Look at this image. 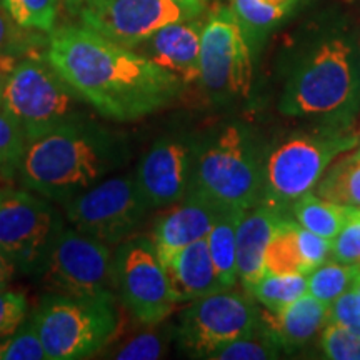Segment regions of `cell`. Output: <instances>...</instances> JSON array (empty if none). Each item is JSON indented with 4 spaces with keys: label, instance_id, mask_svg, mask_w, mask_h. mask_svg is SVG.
Instances as JSON below:
<instances>
[{
    "label": "cell",
    "instance_id": "obj_19",
    "mask_svg": "<svg viewBox=\"0 0 360 360\" xmlns=\"http://www.w3.org/2000/svg\"><path fill=\"white\" fill-rule=\"evenodd\" d=\"M175 302H192L200 297L224 290L210 255L207 237L175 252L164 262Z\"/></svg>",
    "mask_w": 360,
    "mask_h": 360
},
{
    "label": "cell",
    "instance_id": "obj_14",
    "mask_svg": "<svg viewBox=\"0 0 360 360\" xmlns=\"http://www.w3.org/2000/svg\"><path fill=\"white\" fill-rule=\"evenodd\" d=\"M62 227L45 197L15 188L0 191V249L17 270L37 274Z\"/></svg>",
    "mask_w": 360,
    "mask_h": 360
},
{
    "label": "cell",
    "instance_id": "obj_41",
    "mask_svg": "<svg viewBox=\"0 0 360 360\" xmlns=\"http://www.w3.org/2000/svg\"><path fill=\"white\" fill-rule=\"evenodd\" d=\"M354 290H355V295H357V304H359V309H360V269H359L357 277H355Z\"/></svg>",
    "mask_w": 360,
    "mask_h": 360
},
{
    "label": "cell",
    "instance_id": "obj_17",
    "mask_svg": "<svg viewBox=\"0 0 360 360\" xmlns=\"http://www.w3.org/2000/svg\"><path fill=\"white\" fill-rule=\"evenodd\" d=\"M222 212V209L204 197L187 192L182 204L162 215L152 232L150 238L162 264L172 257L175 252L209 236L210 229Z\"/></svg>",
    "mask_w": 360,
    "mask_h": 360
},
{
    "label": "cell",
    "instance_id": "obj_12",
    "mask_svg": "<svg viewBox=\"0 0 360 360\" xmlns=\"http://www.w3.org/2000/svg\"><path fill=\"white\" fill-rule=\"evenodd\" d=\"M114 276L120 300L146 326L165 321L177 305L167 272L150 237L120 242L114 252Z\"/></svg>",
    "mask_w": 360,
    "mask_h": 360
},
{
    "label": "cell",
    "instance_id": "obj_13",
    "mask_svg": "<svg viewBox=\"0 0 360 360\" xmlns=\"http://www.w3.org/2000/svg\"><path fill=\"white\" fill-rule=\"evenodd\" d=\"M260 322L249 297L224 289L192 300L180 317L177 340L191 357L210 359L215 350L254 332Z\"/></svg>",
    "mask_w": 360,
    "mask_h": 360
},
{
    "label": "cell",
    "instance_id": "obj_20",
    "mask_svg": "<svg viewBox=\"0 0 360 360\" xmlns=\"http://www.w3.org/2000/svg\"><path fill=\"white\" fill-rule=\"evenodd\" d=\"M330 319V305L309 292L278 312L260 315L264 327L276 337L282 349L302 347L314 339Z\"/></svg>",
    "mask_w": 360,
    "mask_h": 360
},
{
    "label": "cell",
    "instance_id": "obj_21",
    "mask_svg": "<svg viewBox=\"0 0 360 360\" xmlns=\"http://www.w3.org/2000/svg\"><path fill=\"white\" fill-rule=\"evenodd\" d=\"M315 193L349 209H360V148L340 154L319 180Z\"/></svg>",
    "mask_w": 360,
    "mask_h": 360
},
{
    "label": "cell",
    "instance_id": "obj_15",
    "mask_svg": "<svg viewBox=\"0 0 360 360\" xmlns=\"http://www.w3.org/2000/svg\"><path fill=\"white\" fill-rule=\"evenodd\" d=\"M195 142L186 135L164 137L148 148L135 179L148 205L164 207L180 202L191 188Z\"/></svg>",
    "mask_w": 360,
    "mask_h": 360
},
{
    "label": "cell",
    "instance_id": "obj_6",
    "mask_svg": "<svg viewBox=\"0 0 360 360\" xmlns=\"http://www.w3.org/2000/svg\"><path fill=\"white\" fill-rule=\"evenodd\" d=\"M0 105L20 124L29 141L90 120L89 103L51 62L39 57L24 58L15 64L4 80Z\"/></svg>",
    "mask_w": 360,
    "mask_h": 360
},
{
    "label": "cell",
    "instance_id": "obj_43",
    "mask_svg": "<svg viewBox=\"0 0 360 360\" xmlns=\"http://www.w3.org/2000/svg\"><path fill=\"white\" fill-rule=\"evenodd\" d=\"M0 4H2V0H0Z\"/></svg>",
    "mask_w": 360,
    "mask_h": 360
},
{
    "label": "cell",
    "instance_id": "obj_8",
    "mask_svg": "<svg viewBox=\"0 0 360 360\" xmlns=\"http://www.w3.org/2000/svg\"><path fill=\"white\" fill-rule=\"evenodd\" d=\"M37 274L52 294L115 299L114 254L109 245L74 227H62Z\"/></svg>",
    "mask_w": 360,
    "mask_h": 360
},
{
    "label": "cell",
    "instance_id": "obj_33",
    "mask_svg": "<svg viewBox=\"0 0 360 360\" xmlns=\"http://www.w3.org/2000/svg\"><path fill=\"white\" fill-rule=\"evenodd\" d=\"M330 257L335 262L360 267V209L349 214L344 227L332 240Z\"/></svg>",
    "mask_w": 360,
    "mask_h": 360
},
{
    "label": "cell",
    "instance_id": "obj_16",
    "mask_svg": "<svg viewBox=\"0 0 360 360\" xmlns=\"http://www.w3.org/2000/svg\"><path fill=\"white\" fill-rule=\"evenodd\" d=\"M204 20L200 17L174 22L134 49L184 85L200 82V45Z\"/></svg>",
    "mask_w": 360,
    "mask_h": 360
},
{
    "label": "cell",
    "instance_id": "obj_31",
    "mask_svg": "<svg viewBox=\"0 0 360 360\" xmlns=\"http://www.w3.org/2000/svg\"><path fill=\"white\" fill-rule=\"evenodd\" d=\"M27 135L20 124L0 105V169H17L24 154Z\"/></svg>",
    "mask_w": 360,
    "mask_h": 360
},
{
    "label": "cell",
    "instance_id": "obj_27",
    "mask_svg": "<svg viewBox=\"0 0 360 360\" xmlns=\"http://www.w3.org/2000/svg\"><path fill=\"white\" fill-rule=\"evenodd\" d=\"M359 269V265L327 260L309 274V294L332 305L342 294L352 289Z\"/></svg>",
    "mask_w": 360,
    "mask_h": 360
},
{
    "label": "cell",
    "instance_id": "obj_22",
    "mask_svg": "<svg viewBox=\"0 0 360 360\" xmlns=\"http://www.w3.org/2000/svg\"><path fill=\"white\" fill-rule=\"evenodd\" d=\"M245 210H224L207 236L215 270L225 289H232L237 274V227Z\"/></svg>",
    "mask_w": 360,
    "mask_h": 360
},
{
    "label": "cell",
    "instance_id": "obj_18",
    "mask_svg": "<svg viewBox=\"0 0 360 360\" xmlns=\"http://www.w3.org/2000/svg\"><path fill=\"white\" fill-rule=\"evenodd\" d=\"M282 219L281 209L260 200L247 209L238 222L237 274L247 292L265 274V250Z\"/></svg>",
    "mask_w": 360,
    "mask_h": 360
},
{
    "label": "cell",
    "instance_id": "obj_24",
    "mask_svg": "<svg viewBox=\"0 0 360 360\" xmlns=\"http://www.w3.org/2000/svg\"><path fill=\"white\" fill-rule=\"evenodd\" d=\"M247 39H260L285 19L300 0H231Z\"/></svg>",
    "mask_w": 360,
    "mask_h": 360
},
{
    "label": "cell",
    "instance_id": "obj_9",
    "mask_svg": "<svg viewBox=\"0 0 360 360\" xmlns=\"http://www.w3.org/2000/svg\"><path fill=\"white\" fill-rule=\"evenodd\" d=\"M249 39L232 7H215L207 17L200 45V85L212 101L247 98L252 89Z\"/></svg>",
    "mask_w": 360,
    "mask_h": 360
},
{
    "label": "cell",
    "instance_id": "obj_40",
    "mask_svg": "<svg viewBox=\"0 0 360 360\" xmlns=\"http://www.w3.org/2000/svg\"><path fill=\"white\" fill-rule=\"evenodd\" d=\"M64 2H65V6H67V7L74 8V11H79V8L82 7L84 4L87 2V0H64Z\"/></svg>",
    "mask_w": 360,
    "mask_h": 360
},
{
    "label": "cell",
    "instance_id": "obj_28",
    "mask_svg": "<svg viewBox=\"0 0 360 360\" xmlns=\"http://www.w3.org/2000/svg\"><path fill=\"white\" fill-rule=\"evenodd\" d=\"M281 344L270 332L262 327H257L254 332L240 339L224 345L210 355L215 360H267L276 359L281 352Z\"/></svg>",
    "mask_w": 360,
    "mask_h": 360
},
{
    "label": "cell",
    "instance_id": "obj_39",
    "mask_svg": "<svg viewBox=\"0 0 360 360\" xmlns=\"http://www.w3.org/2000/svg\"><path fill=\"white\" fill-rule=\"evenodd\" d=\"M15 264L12 262L11 257L0 249V290H4V287L12 281L13 274H15Z\"/></svg>",
    "mask_w": 360,
    "mask_h": 360
},
{
    "label": "cell",
    "instance_id": "obj_5",
    "mask_svg": "<svg viewBox=\"0 0 360 360\" xmlns=\"http://www.w3.org/2000/svg\"><path fill=\"white\" fill-rule=\"evenodd\" d=\"M262 162L238 125L220 129L195 147L188 192L222 210H247L262 199Z\"/></svg>",
    "mask_w": 360,
    "mask_h": 360
},
{
    "label": "cell",
    "instance_id": "obj_3",
    "mask_svg": "<svg viewBox=\"0 0 360 360\" xmlns=\"http://www.w3.org/2000/svg\"><path fill=\"white\" fill-rule=\"evenodd\" d=\"M282 114L350 124L360 109V62L352 44L328 37L292 70L278 102Z\"/></svg>",
    "mask_w": 360,
    "mask_h": 360
},
{
    "label": "cell",
    "instance_id": "obj_38",
    "mask_svg": "<svg viewBox=\"0 0 360 360\" xmlns=\"http://www.w3.org/2000/svg\"><path fill=\"white\" fill-rule=\"evenodd\" d=\"M330 321L350 328L355 334H360V309L354 287L345 292V294H342L330 305Z\"/></svg>",
    "mask_w": 360,
    "mask_h": 360
},
{
    "label": "cell",
    "instance_id": "obj_1",
    "mask_svg": "<svg viewBox=\"0 0 360 360\" xmlns=\"http://www.w3.org/2000/svg\"><path fill=\"white\" fill-rule=\"evenodd\" d=\"M47 60L102 117L132 122L172 103L184 84L134 49L85 25L49 35Z\"/></svg>",
    "mask_w": 360,
    "mask_h": 360
},
{
    "label": "cell",
    "instance_id": "obj_7",
    "mask_svg": "<svg viewBox=\"0 0 360 360\" xmlns=\"http://www.w3.org/2000/svg\"><path fill=\"white\" fill-rule=\"evenodd\" d=\"M115 299L51 294L35 310L32 326L49 360L87 359L115 335Z\"/></svg>",
    "mask_w": 360,
    "mask_h": 360
},
{
    "label": "cell",
    "instance_id": "obj_4",
    "mask_svg": "<svg viewBox=\"0 0 360 360\" xmlns=\"http://www.w3.org/2000/svg\"><path fill=\"white\" fill-rule=\"evenodd\" d=\"M359 135L350 124L326 122L307 132H297L277 143L262 164V202L282 209L314 192L328 165L357 147Z\"/></svg>",
    "mask_w": 360,
    "mask_h": 360
},
{
    "label": "cell",
    "instance_id": "obj_26",
    "mask_svg": "<svg viewBox=\"0 0 360 360\" xmlns=\"http://www.w3.org/2000/svg\"><path fill=\"white\" fill-rule=\"evenodd\" d=\"M309 292L307 274H270L265 272L255 282L249 294L255 297L269 312H278Z\"/></svg>",
    "mask_w": 360,
    "mask_h": 360
},
{
    "label": "cell",
    "instance_id": "obj_32",
    "mask_svg": "<svg viewBox=\"0 0 360 360\" xmlns=\"http://www.w3.org/2000/svg\"><path fill=\"white\" fill-rule=\"evenodd\" d=\"M47 359L42 340L32 323L8 339L0 342V360H44Z\"/></svg>",
    "mask_w": 360,
    "mask_h": 360
},
{
    "label": "cell",
    "instance_id": "obj_35",
    "mask_svg": "<svg viewBox=\"0 0 360 360\" xmlns=\"http://www.w3.org/2000/svg\"><path fill=\"white\" fill-rule=\"evenodd\" d=\"M27 315V300L17 292L0 290V342L19 330Z\"/></svg>",
    "mask_w": 360,
    "mask_h": 360
},
{
    "label": "cell",
    "instance_id": "obj_30",
    "mask_svg": "<svg viewBox=\"0 0 360 360\" xmlns=\"http://www.w3.org/2000/svg\"><path fill=\"white\" fill-rule=\"evenodd\" d=\"M321 347L332 360H360V334L328 319L323 327Z\"/></svg>",
    "mask_w": 360,
    "mask_h": 360
},
{
    "label": "cell",
    "instance_id": "obj_23",
    "mask_svg": "<svg viewBox=\"0 0 360 360\" xmlns=\"http://www.w3.org/2000/svg\"><path fill=\"white\" fill-rule=\"evenodd\" d=\"M295 222L327 240H334L352 209L310 192L292 204Z\"/></svg>",
    "mask_w": 360,
    "mask_h": 360
},
{
    "label": "cell",
    "instance_id": "obj_2",
    "mask_svg": "<svg viewBox=\"0 0 360 360\" xmlns=\"http://www.w3.org/2000/svg\"><path fill=\"white\" fill-rule=\"evenodd\" d=\"M127 154L124 139L85 120L27 142L17 169L27 188L65 204L119 169Z\"/></svg>",
    "mask_w": 360,
    "mask_h": 360
},
{
    "label": "cell",
    "instance_id": "obj_37",
    "mask_svg": "<svg viewBox=\"0 0 360 360\" xmlns=\"http://www.w3.org/2000/svg\"><path fill=\"white\" fill-rule=\"evenodd\" d=\"M8 15L6 8L0 6V57H13L24 52L29 45V35Z\"/></svg>",
    "mask_w": 360,
    "mask_h": 360
},
{
    "label": "cell",
    "instance_id": "obj_11",
    "mask_svg": "<svg viewBox=\"0 0 360 360\" xmlns=\"http://www.w3.org/2000/svg\"><path fill=\"white\" fill-rule=\"evenodd\" d=\"M204 11V0H87L77 13L94 32L135 49L162 27L197 19Z\"/></svg>",
    "mask_w": 360,
    "mask_h": 360
},
{
    "label": "cell",
    "instance_id": "obj_36",
    "mask_svg": "<svg viewBox=\"0 0 360 360\" xmlns=\"http://www.w3.org/2000/svg\"><path fill=\"white\" fill-rule=\"evenodd\" d=\"M297 237H299L300 254H302L307 274L327 262L332 252V240H327V238L307 231L302 225H299V229H297Z\"/></svg>",
    "mask_w": 360,
    "mask_h": 360
},
{
    "label": "cell",
    "instance_id": "obj_29",
    "mask_svg": "<svg viewBox=\"0 0 360 360\" xmlns=\"http://www.w3.org/2000/svg\"><path fill=\"white\" fill-rule=\"evenodd\" d=\"M0 6L27 30L51 34L56 27L58 0H2Z\"/></svg>",
    "mask_w": 360,
    "mask_h": 360
},
{
    "label": "cell",
    "instance_id": "obj_34",
    "mask_svg": "<svg viewBox=\"0 0 360 360\" xmlns=\"http://www.w3.org/2000/svg\"><path fill=\"white\" fill-rule=\"evenodd\" d=\"M167 350V337L162 332H143L129 340L119 352L117 360H154L160 359Z\"/></svg>",
    "mask_w": 360,
    "mask_h": 360
},
{
    "label": "cell",
    "instance_id": "obj_10",
    "mask_svg": "<svg viewBox=\"0 0 360 360\" xmlns=\"http://www.w3.org/2000/svg\"><path fill=\"white\" fill-rule=\"evenodd\" d=\"M148 210L135 174L102 180L65 202V217L72 227L107 245L124 242Z\"/></svg>",
    "mask_w": 360,
    "mask_h": 360
},
{
    "label": "cell",
    "instance_id": "obj_42",
    "mask_svg": "<svg viewBox=\"0 0 360 360\" xmlns=\"http://www.w3.org/2000/svg\"><path fill=\"white\" fill-rule=\"evenodd\" d=\"M2 85L4 82H0V102H2Z\"/></svg>",
    "mask_w": 360,
    "mask_h": 360
},
{
    "label": "cell",
    "instance_id": "obj_25",
    "mask_svg": "<svg viewBox=\"0 0 360 360\" xmlns=\"http://www.w3.org/2000/svg\"><path fill=\"white\" fill-rule=\"evenodd\" d=\"M297 229H299V224L294 220L282 219L278 222L265 250V272L307 274L302 254H300Z\"/></svg>",
    "mask_w": 360,
    "mask_h": 360
}]
</instances>
